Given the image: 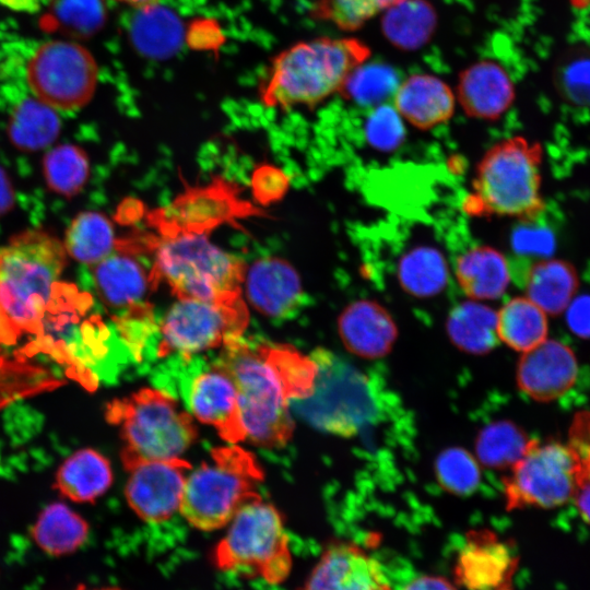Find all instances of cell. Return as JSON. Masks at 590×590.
Segmentation results:
<instances>
[{"label": "cell", "instance_id": "6da1fadb", "mask_svg": "<svg viewBox=\"0 0 590 590\" xmlns=\"http://www.w3.org/2000/svg\"><path fill=\"white\" fill-rule=\"evenodd\" d=\"M238 391L246 438L274 448L292 437L291 402L309 397L317 377L315 359L290 345L250 344L241 338L222 347L217 359Z\"/></svg>", "mask_w": 590, "mask_h": 590}, {"label": "cell", "instance_id": "7a4b0ae2", "mask_svg": "<svg viewBox=\"0 0 590 590\" xmlns=\"http://www.w3.org/2000/svg\"><path fill=\"white\" fill-rule=\"evenodd\" d=\"M371 56L354 36H320L297 42L278 52L259 85L267 107H314L341 93L349 78Z\"/></svg>", "mask_w": 590, "mask_h": 590}, {"label": "cell", "instance_id": "3957f363", "mask_svg": "<svg viewBox=\"0 0 590 590\" xmlns=\"http://www.w3.org/2000/svg\"><path fill=\"white\" fill-rule=\"evenodd\" d=\"M66 263L63 244L40 229L23 232L0 249V321L5 343L43 329Z\"/></svg>", "mask_w": 590, "mask_h": 590}, {"label": "cell", "instance_id": "277c9868", "mask_svg": "<svg viewBox=\"0 0 590 590\" xmlns=\"http://www.w3.org/2000/svg\"><path fill=\"white\" fill-rule=\"evenodd\" d=\"M153 288L165 281L178 299L224 300L241 296L245 263L209 240L208 233L153 217Z\"/></svg>", "mask_w": 590, "mask_h": 590}, {"label": "cell", "instance_id": "5b68a950", "mask_svg": "<svg viewBox=\"0 0 590 590\" xmlns=\"http://www.w3.org/2000/svg\"><path fill=\"white\" fill-rule=\"evenodd\" d=\"M542 160L538 141L514 135L494 143L476 164L464 210L473 215L535 222L545 210Z\"/></svg>", "mask_w": 590, "mask_h": 590}, {"label": "cell", "instance_id": "8992f818", "mask_svg": "<svg viewBox=\"0 0 590 590\" xmlns=\"http://www.w3.org/2000/svg\"><path fill=\"white\" fill-rule=\"evenodd\" d=\"M106 418L120 428L126 470L145 461L179 458L197 438L191 415L157 389L144 388L111 401Z\"/></svg>", "mask_w": 590, "mask_h": 590}, {"label": "cell", "instance_id": "52a82bcc", "mask_svg": "<svg viewBox=\"0 0 590 590\" xmlns=\"http://www.w3.org/2000/svg\"><path fill=\"white\" fill-rule=\"evenodd\" d=\"M263 472L255 457L238 446L214 448L210 460L186 480L179 511L194 528L213 531L228 524L257 492Z\"/></svg>", "mask_w": 590, "mask_h": 590}, {"label": "cell", "instance_id": "ba28073f", "mask_svg": "<svg viewBox=\"0 0 590 590\" xmlns=\"http://www.w3.org/2000/svg\"><path fill=\"white\" fill-rule=\"evenodd\" d=\"M226 534L210 553V564L222 573L282 585L291 575L293 556L282 516L258 499L245 505L228 523Z\"/></svg>", "mask_w": 590, "mask_h": 590}, {"label": "cell", "instance_id": "9c48e42d", "mask_svg": "<svg viewBox=\"0 0 590 590\" xmlns=\"http://www.w3.org/2000/svg\"><path fill=\"white\" fill-rule=\"evenodd\" d=\"M317 377L311 394L291 408L318 428L339 435L357 432L374 415L366 378L326 350L315 351Z\"/></svg>", "mask_w": 590, "mask_h": 590}, {"label": "cell", "instance_id": "30bf717a", "mask_svg": "<svg viewBox=\"0 0 590 590\" xmlns=\"http://www.w3.org/2000/svg\"><path fill=\"white\" fill-rule=\"evenodd\" d=\"M504 481L507 509L555 508L575 498L582 479L580 456L574 446L531 439L524 455Z\"/></svg>", "mask_w": 590, "mask_h": 590}, {"label": "cell", "instance_id": "8fae6325", "mask_svg": "<svg viewBox=\"0 0 590 590\" xmlns=\"http://www.w3.org/2000/svg\"><path fill=\"white\" fill-rule=\"evenodd\" d=\"M249 314L241 296L224 300L178 299L164 317L160 357L178 353L182 357L223 347L243 337Z\"/></svg>", "mask_w": 590, "mask_h": 590}, {"label": "cell", "instance_id": "7c38bea8", "mask_svg": "<svg viewBox=\"0 0 590 590\" xmlns=\"http://www.w3.org/2000/svg\"><path fill=\"white\" fill-rule=\"evenodd\" d=\"M24 74L36 98L56 110H75L94 96L98 67L84 46L54 39L34 49L25 61Z\"/></svg>", "mask_w": 590, "mask_h": 590}, {"label": "cell", "instance_id": "4fadbf2b", "mask_svg": "<svg viewBox=\"0 0 590 590\" xmlns=\"http://www.w3.org/2000/svg\"><path fill=\"white\" fill-rule=\"evenodd\" d=\"M518 566L510 543L488 529L471 530L457 553L453 582L464 590H514Z\"/></svg>", "mask_w": 590, "mask_h": 590}, {"label": "cell", "instance_id": "5bb4252c", "mask_svg": "<svg viewBox=\"0 0 590 590\" xmlns=\"http://www.w3.org/2000/svg\"><path fill=\"white\" fill-rule=\"evenodd\" d=\"M189 470L191 464L180 457L132 467L125 489L130 508L150 523L170 519L180 508Z\"/></svg>", "mask_w": 590, "mask_h": 590}, {"label": "cell", "instance_id": "9a60e30c", "mask_svg": "<svg viewBox=\"0 0 590 590\" xmlns=\"http://www.w3.org/2000/svg\"><path fill=\"white\" fill-rule=\"evenodd\" d=\"M297 590H394L381 565L365 547L330 542Z\"/></svg>", "mask_w": 590, "mask_h": 590}, {"label": "cell", "instance_id": "2e32d148", "mask_svg": "<svg viewBox=\"0 0 590 590\" xmlns=\"http://www.w3.org/2000/svg\"><path fill=\"white\" fill-rule=\"evenodd\" d=\"M188 402L193 415L216 428L224 440L236 444L246 439L237 387L217 361L192 379Z\"/></svg>", "mask_w": 590, "mask_h": 590}, {"label": "cell", "instance_id": "e0dca14e", "mask_svg": "<svg viewBox=\"0 0 590 590\" xmlns=\"http://www.w3.org/2000/svg\"><path fill=\"white\" fill-rule=\"evenodd\" d=\"M578 363L573 350L556 340H545L524 352L517 367L520 390L535 401L556 400L573 388Z\"/></svg>", "mask_w": 590, "mask_h": 590}, {"label": "cell", "instance_id": "ac0fdd59", "mask_svg": "<svg viewBox=\"0 0 590 590\" xmlns=\"http://www.w3.org/2000/svg\"><path fill=\"white\" fill-rule=\"evenodd\" d=\"M455 94L467 116L494 121L514 105L516 87L510 74L499 62L482 59L460 72Z\"/></svg>", "mask_w": 590, "mask_h": 590}, {"label": "cell", "instance_id": "d6986e66", "mask_svg": "<svg viewBox=\"0 0 590 590\" xmlns=\"http://www.w3.org/2000/svg\"><path fill=\"white\" fill-rule=\"evenodd\" d=\"M245 294L250 305L268 317H285L304 295L297 270L285 259L266 257L245 270Z\"/></svg>", "mask_w": 590, "mask_h": 590}, {"label": "cell", "instance_id": "ffe728a7", "mask_svg": "<svg viewBox=\"0 0 590 590\" xmlns=\"http://www.w3.org/2000/svg\"><path fill=\"white\" fill-rule=\"evenodd\" d=\"M455 91L441 78L432 73H413L398 83L392 94V107L418 130H430L448 122L456 110Z\"/></svg>", "mask_w": 590, "mask_h": 590}, {"label": "cell", "instance_id": "44dd1931", "mask_svg": "<svg viewBox=\"0 0 590 590\" xmlns=\"http://www.w3.org/2000/svg\"><path fill=\"white\" fill-rule=\"evenodd\" d=\"M338 331L345 347L364 358L386 355L398 335L391 314L373 299H357L344 307Z\"/></svg>", "mask_w": 590, "mask_h": 590}, {"label": "cell", "instance_id": "7402d4cb", "mask_svg": "<svg viewBox=\"0 0 590 590\" xmlns=\"http://www.w3.org/2000/svg\"><path fill=\"white\" fill-rule=\"evenodd\" d=\"M91 267L99 298L113 309L129 311L142 306V298L153 288L150 273L119 246Z\"/></svg>", "mask_w": 590, "mask_h": 590}, {"label": "cell", "instance_id": "603a6c76", "mask_svg": "<svg viewBox=\"0 0 590 590\" xmlns=\"http://www.w3.org/2000/svg\"><path fill=\"white\" fill-rule=\"evenodd\" d=\"M455 278L467 297L483 302L505 294L511 272L508 259L500 250L489 245H476L457 257Z\"/></svg>", "mask_w": 590, "mask_h": 590}, {"label": "cell", "instance_id": "cb8c5ba5", "mask_svg": "<svg viewBox=\"0 0 590 590\" xmlns=\"http://www.w3.org/2000/svg\"><path fill=\"white\" fill-rule=\"evenodd\" d=\"M523 281L526 296L551 316L563 314L579 287L575 266L550 257L531 263Z\"/></svg>", "mask_w": 590, "mask_h": 590}, {"label": "cell", "instance_id": "d4e9b609", "mask_svg": "<svg viewBox=\"0 0 590 590\" xmlns=\"http://www.w3.org/2000/svg\"><path fill=\"white\" fill-rule=\"evenodd\" d=\"M113 483L109 461L98 451L84 448L63 461L56 474L55 487L76 503H92Z\"/></svg>", "mask_w": 590, "mask_h": 590}, {"label": "cell", "instance_id": "484cf974", "mask_svg": "<svg viewBox=\"0 0 590 590\" xmlns=\"http://www.w3.org/2000/svg\"><path fill=\"white\" fill-rule=\"evenodd\" d=\"M88 532V523L62 503L44 508L31 529L35 544L54 557L76 552L85 544Z\"/></svg>", "mask_w": 590, "mask_h": 590}, {"label": "cell", "instance_id": "4316f807", "mask_svg": "<svg viewBox=\"0 0 590 590\" xmlns=\"http://www.w3.org/2000/svg\"><path fill=\"white\" fill-rule=\"evenodd\" d=\"M446 330L452 343L472 354H484L498 343L497 311L479 300H465L449 312Z\"/></svg>", "mask_w": 590, "mask_h": 590}, {"label": "cell", "instance_id": "83f0119b", "mask_svg": "<svg viewBox=\"0 0 590 590\" xmlns=\"http://www.w3.org/2000/svg\"><path fill=\"white\" fill-rule=\"evenodd\" d=\"M60 128L61 121L56 109L35 96H26L13 107L7 131L15 148L39 151L57 139Z\"/></svg>", "mask_w": 590, "mask_h": 590}, {"label": "cell", "instance_id": "f1b7e54d", "mask_svg": "<svg viewBox=\"0 0 590 590\" xmlns=\"http://www.w3.org/2000/svg\"><path fill=\"white\" fill-rule=\"evenodd\" d=\"M546 314L527 296L508 299L497 311V337L515 351L528 352L547 339Z\"/></svg>", "mask_w": 590, "mask_h": 590}, {"label": "cell", "instance_id": "f546056e", "mask_svg": "<svg viewBox=\"0 0 590 590\" xmlns=\"http://www.w3.org/2000/svg\"><path fill=\"white\" fill-rule=\"evenodd\" d=\"M397 279L413 297L438 295L448 283L449 268L445 256L435 247L421 245L404 252L397 267Z\"/></svg>", "mask_w": 590, "mask_h": 590}, {"label": "cell", "instance_id": "4dcf8cb0", "mask_svg": "<svg viewBox=\"0 0 590 590\" xmlns=\"http://www.w3.org/2000/svg\"><path fill=\"white\" fill-rule=\"evenodd\" d=\"M117 244L111 221L101 212L84 211L69 225L63 246L74 260L93 266L111 253Z\"/></svg>", "mask_w": 590, "mask_h": 590}, {"label": "cell", "instance_id": "1f68e13d", "mask_svg": "<svg viewBox=\"0 0 590 590\" xmlns=\"http://www.w3.org/2000/svg\"><path fill=\"white\" fill-rule=\"evenodd\" d=\"M381 15L384 34L403 49L424 45L436 26V12L426 0H399Z\"/></svg>", "mask_w": 590, "mask_h": 590}, {"label": "cell", "instance_id": "d6a6232c", "mask_svg": "<svg viewBox=\"0 0 590 590\" xmlns=\"http://www.w3.org/2000/svg\"><path fill=\"white\" fill-rule=\"evenodd\" d=\"M531 439L510 421H497L485 426L477 435L475 451L486 467L511 468L527 451Z\"/></svg>", "mask_w": 590, "mask_h": 590}, {"label": "cell", "instance_id": "836d02e7", "mask_svg": "<svg viewBox=\"0 0 590 590\" xmlns=\"http://www.w3.org/2000/svg\"><path fill=\"white\" fill-rule=\"evenodd\" d=\"M104 0H51L44 27L75 38L95 35L105 24Z\"/></svg>", "mask_w": 590, "mask_h": 590}, {"label": "cell", "instance_id": "e575fe53", "mask_svg": "<svg viewBox=\"0 0 590 590\" xmlns=\"http://www.w3.org/2000/svg\"><path fill=\"white\" fill-rule=\"evenodd\" d=\"M43 168L48 187L64 197L79 193L90 175L87 154L73 144H62L49 151L44 157Z\"/></svg>", "mask_w": 590, "mask_h": 590}, {"label": "cell", "instance_id": "d590c367", "mask_svg": "<svg viewBox=\"0 0 590 590\" xmlns=\"http://www.w3.org/2000/svg\"><path fill=\"white\" fill-rule=\"evenodd\" d=\"M399 0H315L310 8L312 19L353 33L382 14Z\"/></svg>", "mask_w": 590, "mask_h": 590}, {"label": "cell", "instance_id": "8d00e7d4", "mask_svg": "<svg viewBox=\"0 0 590 590\" xmlns=\"http://www.w3.org/2000/svg\"><path fill=\"white\" fill-rule=\"evenodd\" d=\"M436 475L442 488L456 495L471 494L481 481L476 460L459 447L448 448L438 456Z\"/></svg>", "mask_w": 590, "mask_h": 590}, {"label": "cell", "instance_id": "74e56055", "mask_svg": "<svg viewBox=\"0 0 590 590\" xmlns=\"http://www.w3.org/2000/svg\"><path fill=\"white\" fill-rule=\"evenodd\" d=\"M559 94L576 106L590 107V51L569 54L556 70Z\"/></svg>", "mask_w": 590, "mask_h": 590}, {"label": "cell", "instance_id": "f35d334b", "mask_svg": "<svg viewBox=\"0 0 590 590\" xmlns=\"http://www.w3.org/2000/svg\"><path fill=\"white\" fill-rule=\"evenodd\" d=\"M366 125L367 138L382 150L396 148L402 140L403 120L392 106L385 104L374 107Z\"/></svg>", "mask_w": 590, "mask_h": 590}, {"label": "cell", "instance_id": "ab89813d", "mask_svg": "<svg viewBox=\"0 0 590 590\" xmlns=\"http://www.w3.org/2000/svg\"><path fill=\"white\" fill-rule=\"evenodd\" d=\"M251 186L255 199L262 204H269L286 193L288 177L274 166L262 165L255 169Z\"/></svg>", "mask_w": 590, "mask_h": 590}, {"label": "cell", "instance_id": "60d3db41", "mask_svg": "<svg viewBox=\"0 0 590 590\" xmlns=\"http://www.w3.org/2000/svg\"><path fill=\"white\" fill-rule=\"evenodd\" d=\"M516 247L524 253L548 258L555 250V236L547 227H526L515 237Z\"/></svg>", "mask_w": 590, "mask_h": 590}, {"label": "cell", "instance_id": "b9f144b4", "mask_svg": "<svg viewBox=\"0 0 590 590\" xmlns=\"http://www.w3.org/2000/svg\"><path fill=\"white\" fill-rule=\"evenodd\" d=\"M564 312L570 332L580 339L590 340V295L575 296Z\"/></svg>", "mask_w": 590, "mask_h": 590}, {"label": "cell", "instance_id": "7bdbcfd3", "mask_svg": "<svg viewBox=\"0 0 590 590\" xmlns=\"http://www.w3.org/2000/svg\"><path fill=\"white\" fill-rule=\"evenodd\" d=\"M401 590H460V588L442 576L421 575L408 581Z\"/></svg>", "mask_w": 590, "mask_h": 590}, {"label": "cell", "instance_id": "ee69618b", "mask_svg": "<svg viewBox=\"0 0 590 590\" xmlns=\"http://www.w3.org/2000/svg\"><path fill=\"white\" fill-rule=\"evenodd\" d=\"M14 201L12 182L5 172L0 168V217L13 208Z\"/></svg>", "mask_w": 590, "mask_h": 590}, {"label": "cell", "instance_id": "f6af8a7d", "mask_svg": "<svg viewBox=\"0 0 590 590\" xmlns=\"http://www.w3.org/2000/svg\"><path fill=\"white\" fill-rule=\"evenodd\" d=\"M575 499L581 517L590 524V479L580 484Z\"/></svg>", "mask_w": 590, "mask_h": 590}, {"label": "cell", "instance_id": "bcb514c9", "mask_svg": "<svg viewBox=\"0 0 590 590\" xmlns=\"http://www.w3.org/2000/svg\"><path fill=\"white\" fill-rule=\"evenodd\" d=\"M115 1L137 8V9L157 2V0H115Z\"/></svg>", "mask_w": 590, "mask_h": 590}, {"label": "cell", "instance_id": "7dc6e473", "mask_svg": "<svg viewBox=\"0 0 590 590\" xmlns=\"http://www.w3.org/2000/svg\"><path fill=\"white\" fill-rule=\"evenodd\" d=\"M73 590H125L122 588H119V587H88L86 585H78Z\"/></svg>", "mask_w": 590, "mask_h": 590}, {"label": "cell", "instance_id": "c3c4849f", "mask_svg": "<svg viewBox=\"0 0 590 590\" xmlns=\"http://www.w3.org/2000/svg\"><path fill=\"white\" fill-rule=\"evenodd\" d=\"M0 342H3V334H2V329H1V321H0Z\"/></svg>", "mask_w": 590, "mask_h": 590}]
</instances>
